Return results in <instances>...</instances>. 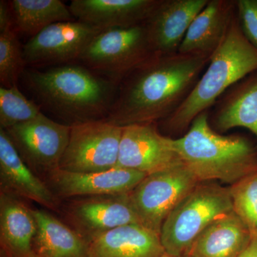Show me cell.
<instances>
[{"label":"cell","mask_w":257,"mask_h":257,"mask_svg":"<svg viewBox=\"0 0 257 257\" xmlns=\"http://www.w3.org/2000/svg\"><path fill=\"white\" fill-rule=\"evenodd\" d=\"M210 57L179 52L153 56L119 83L104 121L121 127L164 121L187 99Z\"/></svg>","instance_id":"obj_1"},{"label":"cell","mask_w":257,"mask_h":257,"mask_svg":"<svg viewBox=\"0 0 257 257\" xmlns=\"http://www.w3.org/2000/svg\"><path fill=\"white\" fill-rule=\"evenodd\" d=\"M21 78L39 106L69 126L106 119L118 89L114 82L77 64L25 69Z\"/></svg>","instance_id":"obj_2"},{"label":"cell","mask_w":257,"mask_h":257,"mask_svg":"<svg viewBox=\"0 0 257 257\" xmlns=\"http://www.w3.org/2000/svg\"><path fill=\"white\" fill-rule=\"evenodd\" d=\"M256 71L257 50L243 35L236 15L192 92L173 114L159 123V128L169 135L185 134L198 115L208 111L227 89Z\"/></svg>","instance_id":"obj_3"},{"label":"cell","mask_w":257,"mask_h":257,"mask_svg":"<svg viewBox=\"0 0 257 257\" xmlns=\"http://www.w3.org/2000/svg\"><path fill=\"white\" fill-rule=\"evenodd\" d=\"M183 165L199 182L219 180L231 185L257 170V151L247 139L214 131L209 111L198 115L187 133L172 138Z\"/></svg>","instance_id":"obj_4"},{"label":"cell","mask_w":257,"mask_h":257,"mask_svg":"<svg viewBox=\"0 0 257 257\" xmlns=\"http://www.w3.org/2000/svg\"><path fill=\"white\" fill-rule=\"evenodd\" d=\"M232 211L229 187L199 182L162 224L160 238L165 252L187 256L193 243L209 225Z\"/></svg>","instance_id":"obj_5"},{"label":"cell","mask_w":257,"mask_h":257,"mask_svg":"<svg viewBox=\"0 0 257 257\" xmlns=\"http://www.w3.org/2000/svg\"><path fill=\"white\" fill-rule=\"evenodd\" d=\"M155 55L143 23L103 30L93 39L79 60L88 69L119 85L134 69Z\"/></svg>","instance_id":"obj_6"},{"label":"cell","mask_w":257,"mask_h":257,"mask_svg":"<svg viewBox=\"0 0 257 257\" xmlns=\"http://www.w3.org/2000/svg\"><path fill=\"white\" fill-rule=\"evenodd\" d=\"M70 126L68 145L59 169L89 173L117 166L123 127L104 119Z\"/></svg>","instance_id":"obj_7"},{"label":"cell","mask_w":257,"mask_h":257,"mask_svg":"<svg viewBox=\"0 0 257 257\" xmlns=\"http://www.w3.org/2000/svg\"><path fill=\"white\" fill-rule=\"evenodd\" d=\"M199 183L184 165L147 175L130 192L142 225L160 234L167 216Z\"/></svg>","instance_id":"obj_8"},{"label":"cell","mask_w":257,"mask_h":257,"mask_svg":"<svg viewBox=\"0 0 257 257\" xmlns=\"http://www.w3.org/2000/svg\"><path fill=\"white\" fill-rule=\"evenodd\" d=\"M70 130L69 125L57 122L42 113L31 121L5 131L26 165L36 175L45 177L59 169Z\"/></svg>","instance_id":"obj_9"},{"label":"cell","mask_w":257,"mask_h":257,"mask_svg":"<svg viewBox=\"0 0 257 257\" xmlns=\"http://www.w3.org/2000/svg\"><path fill=\"white\" fill-rule=\"evenodd\" d=\"M101 31L76 20L52 24L24 45L27 66L39 67L79 60L89 44Z\"/></svg>","instance_id":"obj_10"},{"label":"cell","mask_w":257,"mask_h":257,"mask_svg":"<svg viewBox=\"0 0 257 257\" xmlns=\"http://www.w3.org/2000/svg\"><path fill=\"white\" fill-rule=\"evenodd\" d=\"M182 165L172 138L162 135L157 123L123 126L116 167L149 175Z\"/></svg>","instance_id":"obj_11"},{"label":"cell","mask_w":257,"mask_h":257,"mask_svg":"<svg viewBox=\"0 0 257 257\" xmlns=\"http://www.w3.org/2000/svg\"><path fill=\"white\" fill-rule=\"evenodd\" d=\"M74 230L89 240L128 224H142L130 193L92 196L71 201L65 211Z\"/></svg>","instance_id":"obj_12"},{"label":"cell","mask_w":257,"mask_h":257,"mask_svg":"<svg viewBox=\"0 0 257 257\" xmlns=\"http://www.w3.org/2000/svg\"><path fill=\"white\" fill-rule=\"evenodd\" d=\"M138 171L116 167L103 172H72L57 169L45 177L58 199L128 194L146 177Z\"/></svg>","instance_id":"obj_13"},{"label":"cell","mask_w":257,"mask_h":257,"mask_svg":"<svg viewBox=\"0 0 257 257\" xmlns=\"http://www.w3.org/2000/svg\"><path fill=\"white\" fill-rule=\"evenodd\" d=\"M209 0H160L145 22L152 50L156 55L178 53L194 19Z\"/></svg>","instance_id":"obj_14"},{"label":"cell","mask_w":257,"mask_h":257,"mask_svg":"<svg viewBox=\"0 0 257 257\" xmlns=\"http://www.w3.org/2000/svg\"><path fill=\"white\" fill-rule=\"evenodd\" d=\"M0 186L1 192L30 199L48 209H58L60 199L26 165L8 134L0 128Z\"/></svg>","instance_id":"obj_15"},{"label":"cell","mask_w":257,"mask_h":257,"mask_svg":"<svg viewBox=\"0 0 257 257\" xmlns=\"http://www.w3.org/2000/svg\"><path fill=\"white\" fill-rule=\"evenodd\" d=\"M160 0H72L68 5L76 20L101 30L130 28L145 23Z\"/></svg>","instance_id":"obj_16"},{"label":"cell","mask_w":257,"mask_h":257,"mask_svg":"<svg viewBox=\"0 0 257 257\" xmlns=\"http://www.w3.org/2000/svg\"><path fill=\"white\" fill-rule=\"evenodd\" d=\"M236 15V0H209L194 19L179 53L211 57L222 44Z\"/></svg>","instance_id":"obj_17"},{"label":"cell","mask_w":257,"mask_h":257,"mask_svg":"<svg viewBox=\"0 0 257 257\" xmlns=\"http://www.w3.org/2000/svg\"><path fill=\"white\" fill-rule=\"evenodd\" d=\"M214 106L209 121L216 133L243 127L257 138V71L227 89Z\"/></svg>","instance_id":"obj_18"},{"label":"cell","mask_w":257,"mask_h":257,"mask_svg":"<svg viewBox=\"0 0 257 257\" xmlns=\"http://www.w3.org/2000/svg\"><path fill=\"white\" fill-rule=\"evenodd\" d=\"M160 234L142 224L120 226L88 241L89 257H161Z\"/></svg>","instance_id":"obj_19"},{"label":"cell","mask_w":257,"mask_h":257,"mask_svg":"<svg viewBox=\"0 0 257 257\" xmlns=\"http://www.w3.org/2000/svg\"><path fill=\"white\" fill-rule=\"evenodd\" d=\"M37 224L32 209L18 197L0 194V239L6 257H37L33 241Z\"/></svg>","instance_id":"obj_20"},{"label":"cell","mask_w":257,"mask_h":257,"mask_svg":"<svg viewBox=\"0 0 257 257\" xmlns=\"http://www.w3.org/2000/svg\"><path fill=\"white\" fill-rule=\"evenodd\" d=\"M249 231L232 211L204 230L193 243L188 257H238L251 241Z\"/></svg>","instance_id":"obj_21"},{"label":"cell","mask_w":257,"mask_h":257,"mask_svg":"<svg viewBox=\"0 0 257 257\" xmlns=\"http://www.w3.org/2000/svg\"><path fill=\"white\" fill-rule=\"evenodd\" d=\"M37 224L33 248L37 257H89L88 242L52 214L32 209Z\"/></svg>","instance_id":"obj_22"},{"label":"cell","mask_w":257,"mask_h":257,"mask_svg":"<svg viewBox=\"0 0 257 257\" xmlns=\"http://www.w3.org/2000/svg\"><path fill=\"white\" fill-rule=\"evenodd\" d=\"M10 5L15 30L32 37L52 24L75 20L60 0H12Z\"/></svg>","instance_id":"obj_23"},{"label":"cell","mask_w":257,"mask_h":257,"mask_svg":"<svg viewBox=\"0 0 257 257\" xmlns=\"http://www.w3.org/2000/svg\"><path fill=\"white\" fill-rule=\"evenodd\" d=\"M42 113L38 104L24 95L18 85L0 87V128L28 122Z\"/></svg>","instance_id":"obj_24"},{"label":"cell","mask_w":257,"mask_h":257,"mask_svg":"<svg viewBox=\"0 0 257 257\" xmlns=\"http://www.w3.org/2000/svg\"><path fill=\"white\" fill-rule=\"evenodd\" d=\"M23 46L15 28L0 32V82L1 87L18 85L26 69Z\"/></svg>","instance_id":"obj_25"},{"label":"cell","mask_w":257,"mask_h":257,"mask_svg":"<svg viewBox=\"0 0 257 257\" xmlns=\"http://www.w3.org/2000/svg\"><path fill=\"white\" fill-rule=\"evenodd\" d=\"M233 211L247 228L251 239L257 238V170L229 187Z\"/></svg>","instance_id":"obj_26"},{"label":"cell","mask_w":257,"mask_h":257,"mask_svg":"<svg viewBox=\"0 0 257 257\" xmlns=\"http://www.w3.org/2000/svg\"><path fill=\"white\" fill-rule=\"evenodd\" d=\"M236 18L243 35L257 50V0H236Z\"/></svg>","instance_id":"obj_27"},{"label":"cell","mask_w":257,"mask_h":257,"mask_svg":"<svg viewBox=\"0 0 257 257\" xmlns=\"http://www.w3.org/2000/svg\"><path fill=\"white\" fill-rule=\"evenodd\" d=\"M14 28L10 2H0V32Z\"/></svg>","instance_id":"obj_28"},{"label":"cell","mask_w":257,"mask_h":257,"mask_svg":"<svg viewBox=\"0 0 257 257\" xmlns=\"http://www.w3.org/2000/svg\"><path fill=\"white\" fill-rule=\"evenodd\" d=\"M238 257H257V238L251 239L247 247Z\"/></svg>","instance_id":"obj_29"},{"label":"cell","mask_w":257,"mask_h":257,"mask_svg":"<svg viewBox=\"0 0 257 257\" xmlns=\"http://www.w3.org/2000/svg\"><path fill=\"white\" fill-rule=\"evenodd\" d=\"M161 257H188V256H174V255L169 254V253L165 252Z\"/></svg>","instance_id":"obj_30"}]
</instances>
